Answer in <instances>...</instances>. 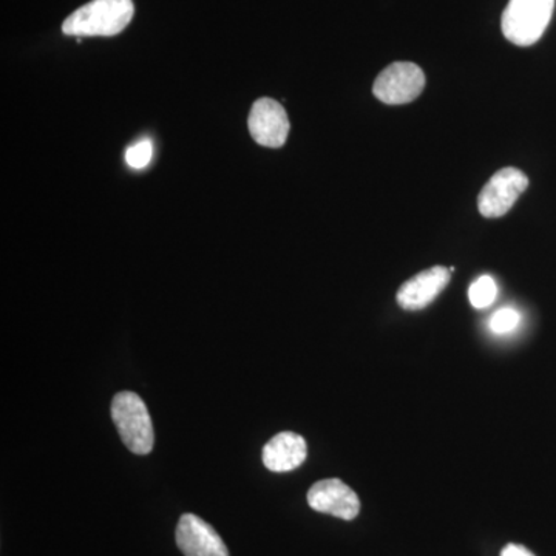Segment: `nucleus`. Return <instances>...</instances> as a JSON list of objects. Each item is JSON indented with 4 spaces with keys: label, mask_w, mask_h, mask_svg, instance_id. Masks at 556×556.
I'll return each instance as SVG.
<instances>
[{
    "label": "nucleus",
    "mask_w": 556,
    "mask_h": 556,
    "mask_svg": "<svg viewBox=\"0 0 556 556\" xmlns=\"http://www.w3.org/2000/svg\"><path fill=\"white\" fill-rule=\"evenodd\" d=\"M134 13L131 0H91L70 14L62 24V31L78 38H109L119 35L130 24Z\"/></svg>",
    "instance_id": "1"
},
{
    "label": "nucleus",
    "mask_w": 556,
    "mask_h": 556,
    "mask_svg": "<svg viewBox=\"0 0 556 556\" xmlns=\"http://www.w3.org/2000/svg\"><path fill=\"white\" fill-rule=\"evenodd\" d=\"M110 412L124 445L135 455H149L155 444V433L144 401L137 393L121 391L113 397Z\"/></svg>",
    "instance_id": "2"
},
{
    "label": "nucleus",
    "mask_w": 556,
    "mask_h": 556,
    "mask_svg": "<svg viewBox=\"0 0 556 556\" xmlns=\"http://www.w3.org/2000/svg\"><path fill=\"white\" fill-rule=\"evenodd\" d=\"M555 0H510L501 20L507 40L530 47L543 38L554 16Z\"/></svg>",
    "instance_id": "3"
},
{
    "label": "nucleus",
    "mask_w": 556,
    "mask_h": 556,
    "mask_svg": "<svg viewBox=\"0 0 556 556\" xmlns=\"http://www.w3.org/2000/svg\"><path fill=\"white\" fill-rule=\"evenodd\" d=\"M426 87V75L413 62H394L388 65L372 86V93L383 104H408L420 97Z\"/></svg>",
    "instance_id": "4"
},
{
    "label": "nucleus",
    "mask_w": 556,
    "mask_h": 556,
    "mask_svg": "<svg viewBox=\"0 0 556 556\" xmlns=\"http://www.w3.org/2000/svg\"><path fill=\"white\" fill-rule=\"evenodd\" d=\"M527 188H529V178L526 177L525 172L515 167L497 170L479 193V212L485 218L503 217L514 207Z\"/></svg>",
    "instance_id": "5"
},
{
    "label": "nucleus",
    "mask_w": 556,
    "mask_h": 556,
    "mask_svg": "<svg viewBox=\"0 0 556 556\" xmlns=\"http://www.w3.org/2000/svg\"><path fill=\"white\" fill-rule=\"evenodd\" d=\"M249 134L263 148H283L287 142L289 118L285 109L270 98H260L252 105L248 118Z\"/></svg>",
    "instance_id": "6"
},
{
    "label": "nucleus",
    "mask_w": 556,
    "mask_h": 556,
    "mask_svg": "<svg viewBox=\"0 0 556 556\" xmlns=\"http://www.w3.org/2000/svg\"><path fill=\"white\" fill-rule=\"evenodd\" d=\"M308 504L318 514L331 515V517L353 521L361 511V500L353 489L340 479H324L311 486Z\"/></svg>",
    "instance_id": "7"
},
{
    "label": "nucleus",
    "mask_w": 556,
    "mask_h": 556,
    "mask_svg": "<svg viewBox=\"0 0 556 556\" xmlns=\"http://www.w3.org/2000/svg\"><path fill=\"white\" fill-rule=\"evenodd\" d=\"M177 546L185 556H229L228 547L217 530L192 514L179 518Z\"/></svg>",
    "instance_id": "8"
},
{
    "label": "nucleus",
    "mask_w": 556,
    "mask_h": 556,
    "mask_svg": "<svg viewBox=\"0 0 556 556\" xmlns=\"http://www.w3.org/2000/svg\"><path fill=\"white\" fill-rule=\"evenodd\" d=\"M450 278H452V270L444 266H434V268L422 270L405 281L399 289V306L407 311L427 308L447 288Z\"/></svg>",
    "instance_id": "9"
},
{
    "label": "nucleus",
    "mask_w": 556,
    "mask_h": 556,
    "mask_svg": "<svg viewBox=\"0 0 556 556\" xmlns=\"http://www.w3.org/2000/svg\"><path fill=\"white\" fill-rule=\"evenodd\" d=\"M308 455L306 441L292 431H283L263 447V464L274 473H287L302 466Z\"/></svg>",
    "instance_id": "10"
},
{
    "label": "nucleus",
    "mask_w": 556,
    "mask_h": 556,
    "mask_svg": "<svg viewBox=\"0 0 556 556\" xmlns=\"http://www.w3.org/2000/svg\"><path fill=\"white\" fill-rule=\"evenodd\" d=\"M497 288L495 280L490 276L479 277L468 289V299L471 306L477 309L489 308L495 302Z\"/></svg>",
    "instance_id": "11"
},
{
    "label": "nucleus",
    "mask_w": 556,
    "mask_h": 556,
    "mask_svg": "<svg viewBox=\"0 0 556 556\" xmlns=\"http://www.w3.org/2000/svg\"><path fill=\"white\" fill-rule=\"evenodd\" d=\"M519 321H521V316H519L517 309L503 308L496 311L490 318V329L495 334H508V332L518 328Z\"/></svg>",
    "instance_id": "12"
},
{
    "label": "nucleus",
    "mask_w": 556,
    "mask_h": 556,
    "mask_svg": "<svg viewBox=\"0 0 556 556\" xmlns=\"http://www.w3.org/2000/svg\"><path fill=\"white\" fill-rule=\"evenodd\" d=\"M153 144L150 139H141L137 144L131 146L126 152V163L134 169H144L152 161Z\"/></svg>",
    "instance_id": "13"
},
{
    "label": "nucleus",
    "mask_w": 556,
    "mask_h": 556,
    "mask_svg": "<svg viewBox=\"0 0 556 556\" xmlns=\"http://www.w3.org/2000/svg\"><path fill=\"white\" fill-rule=\"evenodd\" d=\"M501 556H535L529 548L519 546V544H507L506 547L501 551Z\"/></svg>",
    "instance_id": "14"
}]
</instances>
